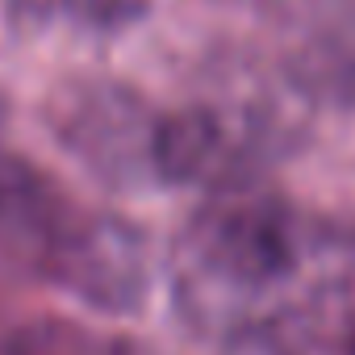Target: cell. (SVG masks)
Segmentation results:
<instances>
[{
    "label": "cell",
    "mask_w": 355,
    "mask_h": 355,
    "mask_svg": "<svg viewBox=\"0 0 355 355\" xmlns=\"http://www.w3.org/2000/svg\"><path fill=\"white\" fill-rule=\"evenodd\" d=\"M322 234L272 193L209 201L175 247V297L205 330L247 334L293 309L318 268Z\"/></svg>",
    "instance_id": "6da1fadb"
},
{
    "label": "cell",
    "mask_w": 355,
    "mask_h": 355,
    "mask_svg": "<svg viewBox=\"0 0 355 355\" xmlns=\"http://www.w3.org/2000/svg\"><path fill=\"white\" fill-rule=\"evenodd\" d=\"M51 130L105 175H155L159 113L125 84L76 80L51 96Z\"/></svg>",
    "instance_id": "7a4b0ae2"
},
{
    "label": "cell",
    "mask_w": 355,
    "mask_h": 355,
    "mask_svg": "<svg viewBox=\"0 0 355 355\" xmlns=\"http://www.w3.org/2000/svg\"><path fill=\"white\" fill-rule=\"evenodd\" d=\"M9 21L26 34H92L109 38L138 26L150 9V0H5Z\"/></svg>",
    "instance_id": "3957f363"
},
{
    "label": "cell",
    "mask_w": 355,
    "mask_h": 355,
    "mask_svg": "<svg viewBox=\"0 0 355 355\" xmlns=\"http://www.w3.org/2000/svg\"><path fill=\"white\" fill-rule=\"evenodd\" d=\"M347 355H355V334H351V351H347Z\"/></svg>",
    "instance_id": "277c9868"
}]
</instances>
